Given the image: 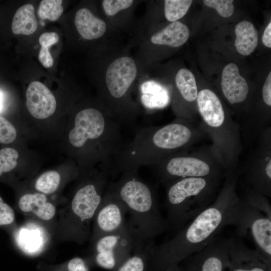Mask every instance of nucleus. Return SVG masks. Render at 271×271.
Returning <instances> with one entry per match:
<instances>
[{
	"mask_svg": "<svg viewBox=\"0 0 271 271\" xmlns=\"http://www.w3.org/2000/svg\"><path fill=\"white\" fill-rule=\"evenodd\" d=\"M235 180H227L215 201L201 212L172 239L148 249L149 271H164L206 247L224 228L235 226L239 203Z\"/></svg>",
	"mask_w": 271,
	"mask_h": 271,
	"instance_id": "nucleus-1",
	"label": "nucleus"
},
{
	"mask_svg": "<svg viewBox=\"0 0 271 271\" xmlns=\"http://www.w3.org/2000/svg\"><path fill=\"white\" fill-rule=\"evenodd\" d=\"M138 171L133 169L122 173L117 181L109 183L126 208L133 251L145 249L155 237L170 228L161 212L154 189L140 177Z\"/></svg>",
	"mask_w": 271,
	"mask_h": 271,
	"instance_id": "nucleus-2",
	"label": "nucleus"
},
{
	"mask_svg": "<svg viewBox=\"0 0 271 271\" xmlns=\"http://www.w3.org/2000/svg\"><path fill=\"white\" fill-rule=\"evenodd\" d=\"M192 136L191 129L179 122L139 128L131 141L124 143L113 157L107 171L114 175L150 166L184 147Z\"/></svg>",
	"mask_w": 271,
	"mask_h": 271,
	"instance_id": "nucleus-3",
	"label": "nucleus"
},
{
	"mask_svg": "<svg viewBox=\"0 0 271 271\" xmlns=\"http://www.w3.org/2000/svg\"><path fill=\"white\" fill-rule=\"evenodd\" d=\"M121 127L102 104L86 107L76 114L69 141L77 149L91 145L94 161H101L107 171L112 158L125 143Z\"/></svg>",
	"mask_w": 271,
	"mask_h": 271,
	"instance_id": "nucleus-4",
	"label": "nucleus"
},
{
	"mask_svg": "<svg viewBox=\"0 0 271 271\" xmlns=\"http://www.w3.org/2000/svg\"><path fill=\"white\" fill-rule=\"evenodd\" d=\"M138 71L136 61L127 54L117 55L106 64L102 104L121 127L134 128L140 114L139 104L132 96Z\"/></svg>",
	"mask_w": 271,
	"mask_h": 271,
	"instance_id": "nucleus-5",
	"label": "nucleus"
},
{
	"mask_svg": "<svg viewBox=\"0 0 271 271\" xmlns=\"http://www.w3.org/2000/svg\"><path fill=\"white\" fill-rule=\"evenodd\" d=\"M219 179L188 177L165 185L167 220L176 233L216 199Z\"/></svg>",
	"mask_w": 271,
	"mask_h": 271,
	"instance_id": "nucleus-6",
	"label": "nucleus"
},
{
	"mask_svg": "<svg viewBox=\"0 0 271 271\" xmlns=\"http://www.w3.org/2000/svg\"><path fill=\"white\" fill-rule=\"evenodd\" d=\"M105 170L86 179L76 190L63 212V236L82 244L91 236V224L108 185Z\"/></svg>",
	"mask_w": 271,
	"mask_h": 271,
	"instance_id": "nucleus-7",
	"label": "nucleus"
},
{
	"mask_svg": "<svg viewBox=\"0 0 271 271\" xmlns=\"http://www.w3.org/2000/svg\"><path fill=\"white\" fill-rule=\"evenodd\" d=\"M235 226L237 236L251 239L254 250L271 267V214L239 198Z\"/></svg>",
	"mask_w": 271,
	"mask_h": 271,
	"instance_id": "nucleus-8",
	"label": "nucleus"
},
{
	"mask_svg": "<svg viewBox=\"0 0 271 271\" xmlns=\"http://www.w3.org/2000/svg\"><path fill=\"white\" fill-rule=\"evenodd\" d=\"M93 260L99 267L116 271L132 254L133 238L128 229L101 236L92 242Z\"/></svg>",
	"mask_w": 271,
	"mask_h": 271,
	"instance_id": "nucleus-9",
	"label": "nucleus"
},
{
	"mask_svg": "<svg viewBox=\"0 0 271 271\" xmlns=\"http://www.w3.org/2000/svg\"><path fill=\"white\" fill-rule=\"evenodd\" d=\"M165 186L177 179L188 177L219 179V175L204 161L177 155L167 156L150 166Z\"/></svg>",
	"mask_w": 271,
	"mask_h": 271,
	"instance_id": "nucleus-10",
	"label": "nucleus"
},
{
	"mask_svg": "<svg viewBox=\"0 0 271 271\" xmlns=\"http://www.w3.org/2000/svg\"><path fill=\"white\" fill-rule=\"evenodd\" d=\"M127 214L125 205L109 183L93 220L91 243L101 236L128 229Z\"/></svg>",
	"mask_w": 271,
	"mask_h": 271,
	"instance_id": "nucleus-11",
	"label": "nucleus"
},
{
	"mask_svg": "<svg viewBox=\"0 0 271 271\" xmlns=\"http://www.w3.org/2000/svg\"><path fill=\"white\" fill-rule=\"evenodd\" d=\"M229 238L217 235L206 247L185 259L182 271H228Z\"/></svg>",
	"mask_w": 271,
	"mask_h": 271,
	"instance_id": "nucleus-12",
	"label": "nucleus"
},
{
	"mask_svg": "<svg viewBox=\"0 0 271 271\" xmlns=\"http://www.w3.org/2000/svg\"><path fill=\"white\" fill-rule=\"evenodd\" d=\"M12 235L17 247L31 256L41 253L46 248L49 241L45 228L37 222L31 221L14 229Z\"/></svg>",
	"mask_w": 271,
	"mask_h": 271,
	"instance_id": "nucleus-13",
	"label": "nucleus"
},
{
	"mask_svg": "<svg viewBox=\"0 0 271 271\" xmlns=\"http://www.w3.org/2000/svg\"><path fill=\"white\" fill-rule=\"evenodd\" d=\"M229 255L228 271H271L256 251L246 246L238 236L229 238Z\"/></svg>",
	"mask_w": 271,
	"mask_h": 271,
	"instance_id": "nucleus-14",
	"label": "nucleus"
},
{
	"mask_svg": "<svg viewBox=\"0 0 271 271\" xmlns=\"http://www.w3.org/2000/svg\"><path fill=\"white\" fill-rule=\"evenodd\" d=\"M26 97L27 108L36 118H46L56 110L57 102L54 95L45 85L39 81H32L29 84Z\"/></svg>",
	"mask_w": 271,
	"mask_h": 271,
	"instance_id": "nucleus-15",
	"label": "nucleus"
},
{
	"mask_svg": "<svg viewBox=\"0 0 271 271\" xmlns=\"http://www.w3.org/2000/svg\"><path fill=\"white\" fill-rule=\"evenodd\" d=\"M221 86L224 96L231 104L243 101L248 93L247 83L233 63H229L223 68Z\"/></svg>",
	"mask_w": 271,
	"mask_h": 271,
	"instance_id": "nucleus-16",
	"label": "nucleus"
},
{
	"mask_svg": "<svg viewBox=\"0 0 271 271\" xmlns=\"http://www.w3.org/2000/svg\"><path fill=\"white\" fill-rule=\"evenodd\" d=\"M197 103L199 111L210 127L219 128L224 123L225 112L221 102L212 90L204 89L198 93Z\"/></svg>",
	"mask_w": 271,
	"mask_h": 271,
	"instance_id": "nucleus-17",
	"label": "nucleus"
},
{
	"mask_svg": "<svg viewBox=\"0 0 271 271\" xmlns=\"http://www.w3.org/2000/svg\"><path fill=\"white\" fill-rule=\"evenodd\" d=\"M18 205L22 212L43 221L52 220L56 214L54 204L48 199L46 195L40 192L23 195L19 199Z\"/></svg>",
	"mask_w": 271,
	"mask_h": 271,
	"instance_id": "nucleus-18",
	"label": "nucleus"
},
{
	"mask_svg": "<svg viewBox=\"0 0 271 271\" xmlns=\"http://www.w3.org/2000/svg\"><path fill=\"white\" fill-rule=\"evenodd\" d=\"M74 24L79 34L87 40L101 38L107 33V23L85 8L80 9L76 12Z\"/></svg>",
	"mask_w": 271,
	"mask_h": 271,
	"instance_id": "nucleus-19",
	"label": "nucleus"
},
{
	"mask_svg": "<svg viewBox=\"0 0 271 271\" xmlns=\"http://www.w3.org/2000/svg\"><path fill=\"white\" fill-rule=\"evenodd\" d=\"M139 100L143 107L153 110L166 107L170 101L171 95L168 88L160 83L148 80L139 86Z\"/></svg>",
	"mask_w": 271,
	"mask_h": 271,
	"instance_id": "nucleus-20",
	"label": "nucleus"
},
{
	"mask_svg": "<svg viewBox=\"0 0 271 271\" xmlns=\"http://www.w3.org/2000/svg\"><path fill=\"white\" fill-rule=\"evenodd\" d=\"M189 34L188 27L178 21L171 23L163 29L153 34L149 38H147L145 43L149 42L152 45L177 48L186 42Z\"/></svg>",
	"mask_w": 271,
	"mask_h": 271,
	"instance_id": "nucleus-21",
	"label": "nucleus"
},
{
	"mask_svg": "<svg viewBox=\"0 0 271 271\" xmlns=\"http://www.w3.org/2000/svg\"><path fill=\"white\" fill-rule=\"evenodd\" d=\"M235 33L237 51L243 56L251 54L258 44L257 31L254 26L247 21L240 22L235 26Z\"/></svg>",
	"mask_w": 271,
	"mask_h": 271,
	"instance_id": "nucleus-22",
	"label": "nucleus"
},
{
	"mask_svg": "<svg viewBox=\"0 0 271 271\" xmlns=\"http://www.w3.org/2000/svg\"><path fill=\"white\" fill-rule=\"evenodd\" d=\"M38 27L34 6L30 4L24 5L16 11L12 21V30L14 34L30 35Z\"/></svg>",
	"mask_w": 271,
	"mask_h": 271,
	"instance_id": "nucleus-23",
	"label": "nucleus"
},
{
	"mask_svg": "<svg viewBox=\"0 0 271 271\" xmlns=\"http://www.w3.org/2000/svg\"><path fill=\"white\" fill-rule=\"evenodd\" d=\"M176 87L181 96L187 101L192 102L197 97L198 90L193 74L186 68L180 69L175 76Z\"/></svg>",
	"mask_w": 271,
	"mask_h": 271,
	"instance_id": "nucleus-24",
	"label": "nucleus"
},
{
	"mask_svg": "<svg viewBox=\"0 0 271 271\" xmlns=\"http://www.w3.org/2000/svg\"><path fill=\"white\" fill-rule=\"evenodd\" d=\"M61 182L60 174L55 171H49L41 175L36 181L35 189L45 195L51 194L58 189Z\"/></svg>",
	"mask_w": 271,
	"mask_h": 271,
	"instance_id": "nucleus-25",
	"label": "nucleus"
},
{
	"mask_svg": "<svg viewBox=\"0 0 271 271\" xmlns=\"http://www.w3.org/2000/svg\"><path fill=\"white\" fill-rule=\"evenodd\" d=\"M192 3L191 0H165L164 14L166 19L172 23L178 21L186 15Z\"/></svg>",
	"mask_w": 271,
	"mask_h": 271,
	"instance_id": "nucleus-26",
	"label": "nucleus"
},
{
	"mask_svg": "<svg viewBox=\"0 0 271 271\" xmlns=\"http://www.w3.org/2000/svg\"><path fill=\"white\" fill-rule=\"evenodd\" d=\"M148 247L143 250L133 251L131 256L116 271H147Z\"/></svg>",
	"mask_w": 271,
	"mask_h": 271,
	"instance_id": "nucleus-27",
	"label": "nucleus"
},
{
	"mask_svg": "<svg viewBox=\"0 0 271 271\" xmlns=\"http://www.w3.org/2000/svg\"><path fill=\"white\" fill-rule=\"evenodd\" d=\"M62 0H43L39 6L38 15L43 20L55 21L62 14L64 9Z\"/></svg>",
	"mask_w": 271,
	"mask_h": 271,
	"instance_id": "nucleus-28",
	"label": "nucleus"
},
{
	"mask_svg": "<svg viewBox=\"0 0 271 271\" xmlns=\"http://www.w3.org/2000/svg\"><path fill=\"white\" fill-rule=\"evenodd\" d=\"M134 3L132 0H103L102 8L106 17L110 18L129 9Z\"/></svg>",
	"mask_w": 271,
	"mask_h": 271,
	"instance_id": "nucleus-29",
	"label": "nucleus"
},
{
	"mask_svg": "<svg viewBox=\"0 0 271 271\" xmlns=\"http://www.w3.org/2000/svg\"><path fill=\"white\" fill-rule=\"evenodd\" d=\"M19 156L18 152L13 148H6L0 150V176L17 166Z\"/></svg>",
	"mask_w": 271,
	"mask_h": 271,
	"instance_id": "nucleus-30",
	"label": "nucleus"
},
{
	"mask_svg": "<svg viewBox=\"0 0 271 271\" xmlns=\"http://www.w3.org/2000/svg\"><path fill=\"white\" fill-rule=\"evenodd\" d=\"M203 2L207 7L215 9L224 18L230 17L234 12L232 0H204Z\"/></svg>",
	"mask_w": 271,
	"mask_h": 271,
	"instance_id": "nucleus-31",
	"label": "nucleus"
},
{
	"mask_svg": "<svg viewBox=\"0 0 271 271\" xmlns=\"http://www.w3.org/2000/svg\"><path fill=\"white\" fill-rule=\"evenodd\" d=\"M17 130L6 118L0 116V143L10 144L16 139Z\"/></svg>",
	"mask_w": 271,
	"mask_h": 271,
	"instance_id": "nucleus-32",
	"label": "nucleus"
},
{
	"mask_svg": "<svg viewBox=\"0 0 271 271\" xmlns=\"http://www.w3.org/2000/svg\"><path fill=\"white\" fill-rule=\"evenodd\" d=\"M15 213L13 209L0 196V227H9L14 223Z\"/></svg>",
	"mask_w": 271,
	"mask_h": 271,
	"instance_id": "nucleus-33",
	"label": "nucleus"
},
{
	"mask_svg": "<svg viewBox=\"0 0 271 271\" xmlns=\"http://www.w3.org/2000/svg\"><path fill=\"white\" fill-rule=\"evenodd\" d=\"M88 260L75 257L69 260L66 264L67 271H89Z\"/></svg>",
	"mask_w": 271,
	"mask_h": 271,
	"instance_id": "nucleus-34",
	"label": "nucleus"
},
{
	"mask_svg": "<svg viewBox=\"0 0 271 271\" xmlns=\"http://www.w3.org/2000/svg\"><path fill=\"white\" fill-rule=\"evenodd\" d=\"M59 41V36L55 32H46L41 35L39 42L42 47L48 48Z\"/></svg>",
	"mask_w": 271,
	"mask_h": 271,
	"instance_id": "nucleus-35",
	"label": "nucleus"
},
{
	"mask_svg": "<svg viewBox=\"0 0 271 271\" xmlns=\"http://www.w3.org/2000/svg\"><path fill=\"white\" fill-rule=\"evenodd\" d=\"M38 59L41 64L45 68L51 67L54 64V59L49 50L45 47H42L39 52Z\"/></svg>",
	"mask_w": 271,
	"mask_h": 271,
	"instance_id": "nucleus-36",
	"label": "nucleus"
},
{
	"mask_svg": "<svg viewBox=\"0 0 271 271\" xmlns=\"http://www.w3.org/2000/svg\"><path fill=\"white\" fill-rule=\"evenodd\" d=\"M262 99L264 102L269 106H271V73L269 72L262 90Z\"/></svg>",
	"mask_w": 271,
	"mask_h": 271,
	"instance_id": "nucleus-37",
	"label": "nucleus"
},
{
	"mask_svg": "<svg viewBox=\"0 0 271 271\" xmlns=\"http://www.w3.org/2000/svg\"><path fill=\"white\" fill-rule=\"evenodd\" d=\"M262 41L265 46L271 48V22L268 23L264 31Z\"/></svg>",
	"mask_w": 271,
	"mask_h": 271,
	"instance_id": "nucleus-38",
	"label": "nucleus"
},
{
	"mask_svg": "<svg viewBox=\"0 0 271 271\" xmlns=\"http://www.w3.org/2000/svg\"><path fill=\"white\" fill-rule=\"evenodd\" d=\"M265 173L268 178L271 179V159L268 161L264 167Z\"/></svg>",
	"mask_w": 271,
	"mask_h": 271,
	"instance_id": "nucleus-39",
	"label": "nucleus"
},
{
	"mask_svg": "<svg viewBox=\"0 0 271 271\" xmlns=\"http://www.w3.org/2000/svg\"><path fill=\"white\" fill-rule=\"evenodd\" d=\"M164 271H182L178 264H173L168 267Z\"/></svg>",
	"mask_w": 271,
	"mask_h": 271,
	"instance_id": "nucleus-40",
	"label": "nucleus"
},
{
	"mask_svg": "<svg viewBox=\"0 0 271 271\" xmlns=\"http://www.w3.org/2000/svg\"><path fill=\"white\" fill-rule=\"evenodd\" d=\"M3 95L1 91H0V111L2 110L3 107Z\"/></svg>",
	"mask_w": 271,
	"mask_h": 271,
	"instance_id": "nucleus-41",
	"label": "nucleus"
}]
</instances>
